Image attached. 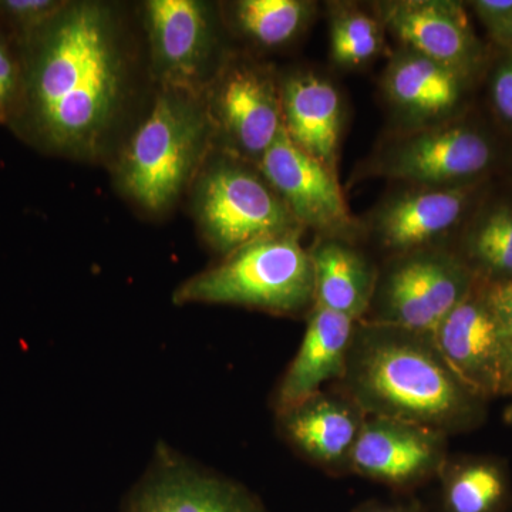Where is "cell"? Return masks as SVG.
<instances>
[{
  "label": "cell",
  "instance_id": "obj_17",
  "mask_svg": "<svg viewBox=\"0 0 512 512\" xmlns=\"http://www.w3.org/2000/svg\"><path fill=\"white\" fill-rule=\"evenodd\" d=\"M147 20L158 69L171 87L188 89L210 42L204 10L192 0H153Z\"/></svg>",
  "mask_w": 512,
  "mask_h": 512
},
{
  "label": "cell",
  "instance_id": "obj_25",
  "mask_svg": "<svg viewBox=\"0 0 512 512\" xmlns=\"http://www.w3.org/2000/svg\"><path fill=\"white\" fill-rule=\"evenodd\" d=\"M473 6L494 37L507 43L512 32V0H478Z\"/></svg>",
  "mask_w": 512,
  "mask_h": 512
},
{
  "label": "cell",
  "instance_id": "obj_18",
  "mask_svg": "<svg viewBox=\"0 0 512 512\" xmlns=\"http://www.w3.org/2000/svg\"><path fill=\"white\" fill-rule=\"evenodd\" d=\"M281 101L293 143L335 171L342 111L335 87L313 74H301L286 83Z\"/></svg>",
  "mask_w": 512,
  "mask_h": 512
},
{
  "label": "cell",
  "instance_id": "obj_12",
  "mask_svg": "<svg viewBox=\"0 0 512 512\" xmlns=\"http://www.w3.org/2000/svg\"><path fill=\"white\" fill-rule=\"evenodd\" d=\"M282 439L305 460L328 471H349L366 414L345 393L320 392L275 414Z\"/></svg>",
  "mask_w": 512,
  "mask_h": 512
},
{
  "label": "cell",
  "instance_id": "obj_7",
  "mask_svg": "<svg viewBox=\"0 0 512 512\" xmlns=\"http://www.w3.org/2000/svg\"><path fill=\"white\" fill-rule=\"evenodd\" d=\"M121 512H268L245 485L157 444L150 463L128 490Z\"/></svg>",
  "mask_w": 512,
  "mask_h": 512
},
{
  "label": "cell",
  "instance_id": "obj_31",
  "mask_svg": "<svg viewBox=\"0 0 512 512\" xmlns=\"http://www.w3.org/2000/svg\"><path fill=\"white\" fill-rule=\"evenodd\" d=\"M504 396H512V338H507V365H505Z\"/></svg>",
  "mask_w": 512,
  "mask_h": 512
},
{
  "label": "cell",
  "instance_id": "obj_1",
  "mask_svg": "<svg viewBox=\"0 0 512 512\" xmlns=\"http://www.w3.org/2000/svg\"><path fill=\"white\" fill-rule=\"evenodd\" d=\"M342 393L366 416L407 421L450 434L483 426L487 400L443 359L433 336L357 322Z\"/></svg>",
  "mask_w": 512,
  "mask_h": 512
},
{
  "label": "cell",
  "instance_id": "obj_15",
  "mask_svg": "<svg viewBox=\"0 0 512 512\" xmlns=\"http://www.w3.org/2000/svg\"><path fill=\"white\" fill-rule=\"evenodd\" d=\"M218 117L232 143L251 157L264 156L284 126L282 101L264 74L238 67L217 93Z\"/></svg>",
  "mask_w": 512,
  "mask_h": 512
},
{
  "label": "cell",
  "instance_id": "obj_28",
  "mask_svg": "<svg viewBox=\"0 0 512 512\" xmlns=\"http://www.w3.org/2000/svg\"><path fill=\"white\" fill-rule=\"evenodd\" d=\"M493 100L501 117L512 123V62L505 64L495 74Z\"/></svg>",
  "mask_w": 512,
  "mask_h": 512
},
{
  "label": "cell",
  "instance_id": "obj_11",
  "mask_svg": "<svg viewBox=\"0 0 512 512\" xmlns=\"http://www.w3.org/2000/svg\"><path fill=\"white\" fill-rule=\"evenodd\" d=\"M493 160L487 138L467 126L431 128L397 141L384 151L380 173L429 185L458 184L483 173Z\"/></svg>",
  "mask_w": 512,
  "mask_h": 512
},
{
  "label": "cell",
  "instance_id": "obj_26",
  "mask_svg": "<svg viewBox=\"0 0 512 512\" xmlns=\"http://www.w3.org/2000/svg\"><path fill=\"white\" fill-rule=\"evenodd\" d=\"M485 296L504 335L512 338V279L500 282L485 281Z\"/></svg>",
  "mask_w": 512,
  "mask_h": 512
},
{
  "label": "cell",
  "instance_id": "obj_19",
  "mask_svg": "<svg viewBox=\"0 0 512 512\" xmlns=\"http://www.w3.org/2000/svg\"><path fill=\"white\" fill-rule=\"evenodd\" d=\"M315 303L362 322L372 305L376 272L365 256L342 239L320 241L312 251Z\"/></svg>",
  "mask_w": 512,
  "mask_h": 512
},
{
  "label": "cell",
  "instance_id": "obj_29",
  "mask_svg": "<svg viewBox=\"0 0 512 512\" xmlns=\"http://www.w3.org/2000/svg\"><path fill=\"white\" fill-rule=\"evenodd\" d=\"M16 89L15 64L10 59L8 50L0 42V113L6 110Z\"/></svg>",
  "mask_w": 512,
  "mask_h": 512
},
{
  "label": "cell",
  "instance_id": "obj_33",
  "mask_svg": "<svg viewBox=\"0 0 512 512\" xmlns=\"http://www.w3.org/2000/svg\"><path fill=\"white\" fill-rule=\"evenodd\" d=\"M505 45H510V46H512V32H511L510 37H508L507 43H505Z\"/></svg>",
  "mask_w": 512,
  "mask_h": 512
},
{
  "label": "cell",
  "instance_id": "obj_13",
  "mask_svg": "<svg viewBox=\"0 0 512 512\" xmlns=\"http://www.w3.org/2000/svg\"><path fill=\"white\" fill-rule=\"evenodd\" d=\"M356 326L348 316L312 306L301 346L276 386L275 414L309 399L323 384L342 379Z\"/></svg>",
  "mask_w": 512,
  "mask_h": 512
},
{
  "label": "cell",
  "instance_id": "obj_14",
  "mask_svg": "<svg viewBox=\"0 0 512 512\" xmlns=\"http://www.w3.org/2000/svg\"><path fill=\"white\" fill-rule=\"evenodd\" d=\"M389 28L412 47L458 74L476 62L478 46L470 20L460 5L443 0H407L384 6Z\"/></svg>",
  "mask_w": 512,
  "mask_h": 512
},
{
  "label": "cell",
  "instance_id": "obj_2",
  "mask_svg": "<svg viewBox=\"0 0 512 512\" xmlns=\"http://www.w3.org/2000/svg\"><path fill=\"white\" fill-rule=\"evenodd\" d=\"M121 62L103 10L79 5L47 32L32 79L37 126L57 147L90 151L119 106Z\"/></svg>",
  "mask_w": 512,
  "mask_h": 512
},
{
  "label": "cell",
  "instance_id": "obj_10",
  "mask_svg": "<svg viewBox=\"0 0 512 512\" xmlns=\"http://www.w3.org/2000/svg\"><path fill=\"white\" fill-rule=\"evenodd\" d=\"M259 161L265 180L298 224L330 235L353 227L335 171L296 146L285 126Z\"/></svg>",
  "mask_w": 512,
  "mask_h": 512
},
{
  "label": "cell",
  "instance_id": "obj_5",
  "mask_svg": "<svg viewBox=\"0 0 512 512\" xmlns=\"http://www.w3.org/2000/svg\"><path fill=\"white\" fill-rule=\"evenodd\" d=\"M477 278L466 259L440 251L407 252L376 284L363 320L433 336Z\"/></svg>",
  "mask_w": 512,
  "mask_h": 512
},
{
  "label": "cell",
  "instance_id": "obj_27",
  "mask_svg": "<svg viewBox=\"0 0 512 512\" xmlns=\"http://www.w3.org/2000/svg\"><path fill=\"white\" fill-rule=\"evenodd\" d=\"M3 8L8 9L20 20L35 23L55 15L60 6L59 3L50 2V0H8L3 2Z\"/></svg>",
  "mask_w": 512,
  "mask_h": 512
},
{
  "label": "cell",
  "instance_id": "obj_20",
  "mask_svg": "<svg viewBox=\"0 0 512 512\" xmlns=\"http://www.w3.org/2000/svg\"><path fill=\"white\" fill-rule=\"evenodd\" d=\"M439 478L443 512H507L510 508V471L500 458L448 457Z\"/></svg>",
  "mask_w": 512,
  "mask_h": 512
},
{
  "label": "cell",
  "instance_id": "obj_24",
  "mask_svg": "<svg viewBox=\"0 0 512 512\" xmlns=\"http://www.w3.org/2000/svg\"><path fill=\"white\" fill-rule=\"evenodd\" d=\"M382 30L379 23L366 13L350 10L333 19L330 29V49L333 59L342 66H357L379 53Z\"/></svg>",
  "mask_w": 512,
  "mask_h": 512
},
{
  "label": "cell",
  "instance_id": "obj_4",
  "mask_svg": "<svg viewBox=\"0 0 512 512\" xmlns=\"http://www.w3.org/2000/svg\"><path fill=\"white\" fill-rule=\"evenodd\" d=\"M207 134V114L187 89L160 94L124 153L121 178L128 194L148 210L171 204L197 167Z\"/></svg>",
  "mask_w": 512,
  "mask_h": 512
},
{
  "label": "cell",
  "instance_id": "obj_8",
  "mask_svg": "<svg viewBox=\"0 0 512 512\" xmlns=\"http://www.w3.org/2000/svg\"><path fill=\"white\" fill-rule=\"evenodd\" d=\"M447 437L419 424L366 416L349 471L393 490H413L439 478L448 460Z\"/></svg>",
  "mask_w": 512,
  "mask_h": 512
},
{
  "label": "cell",
  "instance_id": "obj_23",
  "mask_svg": "<svg viewBox=\"0 0 512 512\" xmlns=\"http://www.w3.org/2000/svg\"><path fill=\"white\" fill-rule=\"evenodd\" d=\"M308 5L298 0H244L237 5L241 28L266 46L284 45L305 23Z\"/></svg>",
  "mask_w": 512,
  "mask_h": 512
},
{
  "label": "cell",
  "instance_id": "obj_30",
  "mask_svg": "<svg viewBox=\"0 0 512 512\" xmlns=\"http://www.w3.org/2000/svg\"><path fill=\"white\" fill-rule=\"evenodd\" d=\"M355 512H424L423 505L416 500L392 501V503H367Z\"/></svg>",
  "mask_w": 512,
  "mask_h": 512
},
{
  "label": "cell",
  "instance_id": "obj_9",
  "mask_svg": "<svg viewBox=\"0 0 512 512\" xmlns=\"http://www.w3.org/2000/svg\"><path fill=\"white\" fill-rule=\"evenodd\" d=\"M437 349L474 393L490 402L504 397L507 336L485 296V281L477 278L433 333Z\"/></svg>",
  "mask_w": 512,
  "mask_h": 512
},
{
  "label": "cell",
  "instance_id": "obj_21",
  "mask_svg": "<svg viewBox=\"0 0 512 512\" xmlns=\"http://www.w3.org/2000/svg\"><path fill=\"white\" fill-rule=\"evenodd\" d=\"M386 87L397 106L416 116L436 117L456 106L461 74L412 50L394 60Z\"/></svg>",
  "mask_w": 512,
  "mask_h": 512
},
{
  "label": "cell",
  "instance_id": "obj_22",
  "mask_svg": "<svg viewBox=\"0 0 512 512\" xmlns=\"http://www.w3.org/2000/svg\"><path fill=\"white\" fill-rule=\"evenodd\" d=\"M467 264L487 282L512 279V208L487 215L467 239Z\"/></svg>",
  "mask_w": 512,
  "mask_h": 512
},
{
  "label": "cell",
  "instance_id": "obj_32",
  "mask_svg": "<svg viewBox=\"0 0 512 512\" xmlns=\"http://www.w3.org/2000/svg\"><path fill=\"white\" fill-rule=\"evenodd\" d=\"M503 419L508 426L512 427V403L504 410Z\"/></svg>",
  "mask_w": 512,
  "mask_h": 512
},
{
  "label": "cell",
  "instance_id": "obj_16",
  "mask_svg": "<svg viewBox=\"0 0 512 512\" xmlns=\"http://www.w3.org/2000/svg\"><path fill=\"white\" fill-rule=\"evenodd\" d=\"M466 188L431 187L404 192L386 202L375 224L383 247L407 254L446 234L466 211L470 197Z\"/></svg>",
  "mask_w": 512,
  "mask_h": 512
},
{
  "label": "cell",
  "instance_id": "obj_3",
  "mask_svg": "<svg viewBox=\"0 0 512 512\" xmlns=\"http://www.w3.org/2000/svg\"><path fill=\"white\" fill-rule=\"evenodd\" d=\"M173 301L299 315L315 305L311 254L302 247L299 231L256 239L185 281Z\"/></svg>",
  "mask_w": 512,
  "mask_h": 512
},
{
  "label": "cell",
  "instance_id": "obj_6",
  "mask_svg": "<svg viewBox=\"0 0 512 512\" xmlns=\"http://www.w3.org/2000/svg\"><path fill=\"white\" fill-rule=\"evenodd\" d=\"M198 218L207 241L224 255L299 225L265 178L232 163L215 165L202 178Z\"/></svg>",
  "mask_w": 512,
  "mask_h": 512
}]
</instances>
